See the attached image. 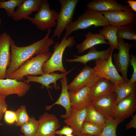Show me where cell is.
<instances>
[{
    "label": "cell",
    "instance_id": "1",
    "mask_svg": "<svg viewBox=\"0 0 136 136\" xmlns=\"http://www.w3.org/2000/svg\"><path fill=\"white\" fill-rule=\"evenodd\" d=\"M51 32V29L48 30L43 38L25 47L17 46L12 39L10 46L11 61L6 71L7 79L26 61L34 56L49 52L50 47L54 43L53 38L49 37Z\"/></svg>",
    "mask_w": 136,
    "mask_h": 136
},
{
    "label": "cell",
    "instance_id": "2",
    "mask_svg": "<svg viewBox=\"0 0 136 136\" xmlns=\"http://www.w3.org/2000/svg\"><path fill=\"white\" fill-rule=\"evenodd\" d=\"M75 36H69L67 38L64 36L60 42H57L53 46V52L49 60L43 64L42 70L44 74L59 71L62 73L67 71L62 63V57L67 48H71L76 45Z\"/></svg>",
    "mask_w": 136,
    "mask_h": 136
},
{
    "label": "cell",
    "instance_id": "3",
    "mask_svg": "<svg viewBox=\"0 0 136 136\" xmlns=\"http://www.w3.org/2000/svg\"><path fill=\"white\" fill-rule=\"evenodd\" d=\"M110 25L104 16L99 12L87 8L83 13L66 27L64 36L66 38L73 32L93 26L94 27H103Z\"/></svg>",
    "mask_w": 136,
    "mask_h": 136
},
{
    "label": "cell",
    "instance_id": "4",
    "mask_svg": "<svg viewBox=\"0 0 136 136\" xmlns=\"http://www.w3.org/2000/svg\"><path fill=\"white\" fill-rule=\"evenodd\" d=\"M52 54V53L49 52L36 55L26 61L10 75L8 78L22 81L27 75L37 76L43 74L42 66L50 58Z\"/></svg>",
    "mask_w": 136,
    "mask_h": 136
},
{
    "label": "cell",
    "instance_id": "5",
    "mask_svg": "<svg viewBox=\"0 0 136 136\" xmlns=\"http://www.w3.org/2000/svg\"><path fill=\"white\" fill-rule=\"evenodd\" d=\"M50 4L47 0H42L40 8L37 13L33 17L28 16L25 19H28L35 25L39 30H48L56 27L58 13L54 9L51 10Z\"/></svg>",
    "mask_w": 136,
    "mask_h": 136
},
{
    "label": "cell",
    "instance_id": "6",
    "mask_svg": "<svg viewBox=\"0 0 136 136\" xmlns=\"http://www.w3.org/2000/svg\"><path fill=\"white\" fill-rule=\"evenodd\" d=\"M112 49L109 58L107 60L101 59L95 60V65L93 68L94 73L99 78H106L115 85L125 83L123 77L119 74L112 62Z\"/></svg>",
    "mask_w": 136,
    "mask_h": 136
},
{
    "label": "cell",
    "instance_id": "7",
    "mask_svg": "<svg viewBox=\"0 0 136 136\" xmlns=\"http://www.w3.org/2000/svg\"><path fill=\"white\" fill-rule=\"evenodd\" d=\"M61 9L58 13L57 24L52 38L56 36L58 40L67 25L72 21L78 0H59Z\"/></svg>",
    "mask_w": 136,
    "mask_h": 136
},
{
    "label": "cell",
    "instance_id": "8",
    "mask_svg": "<svg viewBox=\"0 0 136 136\" xmlns=\"http://www.w3.org/2000/svg\"><path fill=\"white\" fill-rule=\"evenodd\" d=\"M119 44V51L113 55L114 65L118 72L121 73L126 83L129 81L127 76L130 59L129 51L135 46L133 43L126 42L124 40L117 37Z\"/></svg>",
    "mask_w": 136,
    "mask_h": 136
},
{
    "label": "cell",
    "instance_id": "9",
    "mask_svg": "<svg viewBox=\"0 0 136 136\" xmlns=\"http://www.w3.org/2000/svg\"><path fill=\"white\" fill-rule=\"evenodd\" d=\"M117 95L115 92L101 96L91 103L94 108L106 120L113 119Z\"/></svg>",
    "mask_w": 136,
    "mask_h": 136
},
{
    "label": "cell",
    "instance_id": "10",
    "mask_svg": "<svg viewBox=\"0 0 136 136\" xmlns=\"http://www.w3.org/2000/svg\"><path fill=\"white\" fill-rule=\"evenodd\" d=\"M29 82L18 81L15 79H0V94L6 97L16 94L20 97L24 96L30 88Z\"/></svg>",
    "mask_w": 136,
    "mask_h": 136
},
{
    "label": "cell",
    "instance_id": "11",
    "mask_svg": "<svg viewBox=\"0 0 136 136\" xmlns=\"http://www.w3.org/2000/svg\"><path fill=\"white\" fill-rule=\"evenodd\" d=\"M99 12L112 25L119 27L136 23V14L131 8L125 11Z\"/></svg>",
    "mask_w": 136,
    "mask_h": 136
},
{
    "label": "cell",
    "instance_id": "12",
    "mask_svg": "<svg viewBox=\"0 0 136 136\" xmlns=\"http://www.w3.org/2000/svg\"><path fill=\"white\" fill-rule=\"evenodd\" d=\"M99 78L94 73L93 68L87 65L85 66L80 73L68 85V90L79 89L85 86L90 87Z\"/></svg>",
    "mask_w": 136,
    "mask_h": 136
},
{
    "label": "cell",
    "instance_id": "13",
    "mask_svg": "<svg viewBox=\"0 0 136 136\" xmlns=\"http://www.w3.org/2000/svg\"><path fill=\"white\" fill-rule=\"evenodd\" d=\"M38 120L39 125L36 136H56L55 132L60 125L55 115L45 112Z\"/></svg>",
    "mask_w": 136,
    "mask_h": 136
},
{
    "label": "cell",
    "instance_id": "14",
    "mask_svg": "<svg viewBox=\"0 0 136 136\" xmlns=\"http://www.w3.org/2000/svg\"><path fill=\"white\" fill-rule=\"evenodd\" d=\"M136 110L135 93L122 100L116 105L113 119L121 123L132 116Z\"/></svg>",
    "mask_w": 136,
    "mask_h": 136
},
{
    "label": "cell",
    "instance_id": "15",
    "mask_svg": "<svg viewBox=\"0 0 136 136\" xmlns=\"http://www.w3.org/2000/svg\"><path fill=\"white\" fill-rule=\"evenodd\" d=\"M12 38L6 32L0 35V79L6 78L7 68L10 65Z\"/></svg>",
    "mask_w": 136,
    "mask_h": 136
},
{
    "label": "cell",
    "instance_id": "16",
    "mask_svg": "<svg viewBox=\"0 0 136 136\" xmlns=\"http://www.w3.org/2000/svg\"><path fill=\"white\" fill-rule=\"evenodd\" d=\"M73 67L71 69L64 73L59 74L57 73H52L49 74H44L40 76L27 75L25 77H26V80L24 81L25 82H37L42 85L43 86H45L47 89L51 99L52 98L49 90V89H51L52 87L50 85L51 84H53V87L56 90L59 88V86L57 83V81L66 77L75 69Z\"/></svg>",
    "mask_w": 136,
    "mask_h": 136
},
{
    "label": "cell",
    "instance_id": "17",
    "mask_svg": "<svg viewBox=\"0 0 136 136\" xmlns=\"http://www.w3.org/2000/svg\"><path fill=\"white\" fill-rule=\"evenodd\" d=\"M87 8L98 12L125 11L130 8L128 4L124 5L116 0H93L86 5Z\"/></svg>",
    "mask_w": 136,
    "mask_h": 136
},
{
    "label": "cell",
    "instance_id": "18",
    "mask_svg": "<svg viewBox=\"0 0 136 136\" xmlns=\"http://www.w3.org/2000/svg\"><path fill=\"white\" fill-rule=\"evenodd\" d=\"M112 49L111 47L110 46L106 50L97 51L96 48L94 46L89 48L88 53L85 54L80 56L72 55L75 58L67 59L65 60L66 62L70 63L76 62H80L85 66L87 62L92 60L99 59L107 60L109 58Z\"/></svg>",
    "mask_w": 136,
    "mask_h": 136
},
{
    "label": "cell",
    "instance_id": "19",
    "mask_svg": "<svg viewBox=\"0 0 136 136\" xmlns=\"http://www.w3.org/2000/svg\"><path fill=\"white\" fill-rule=\"evenodd\" d=\"M87 114V107L81 109L72 108L69 117L64 121L71 127L73 131V134L78 136L81 134L82 125Z\"/></svg>",
    "mask_w": 136,
    "mask_h": 136
},
{
    "label": "cell",
    "instance_id": "20",
    "mask_svg": "<svg viewBox=\"0 0 136 136\" xmlns=\"http://www.w3.org/2000/svg\"><path fill=\"white\" fill-rule=\"evenodd\" d=\"M42 0H24L18 6L11 17L17 21L22 19H25L33 12H38L40 8Z\"/></svg>",
    "mask_w": 136,
    "mask_h": 136
},
{
    "label": "cell",
    "instance_id": "21",
    "mask_svg": "<svg viewBox=\"0 0 136 136\" xmlns=\"http://www.w3.org/2000/svg\"><path fill=\"white\" fill-rule=\"evenodd\" d=\"M90 87L85 86L77 90L69 91L71 108L81 109L91 103L89 99Z\"/></svg>",
    "mask_w": 136,
    "mask_h": 136
},
{
    "label": "cell",
    "instance_id": "22",
    "mask_svg": "<svg viewBox=\"0 0 136 136\" xmlns=\"http://www.w3.org/2000/svg\"><path fill=\"white\" fill-rule=\"evenodd\" d=\"M115 85L110 80L101 78L90 87L89 99L91 103L100 97L113 92Z\"/></svg>",
    "mask_w": 136,
    "mask_h": 136
},
{
    "label": "cell",
    "instance_id": "23",
    "mask_svg": "<svg viewBox=\"0 0 136 136\" xmlns=\"http://www.w3.org/2000/svg\"><path fill=\"white\" fill-rule=\"evenodd\" d=\"M67 81L66 76L60 79L62 89L60 96L53 104L47 106L46 107V110H50L51 108L55 105H61L65 109L66 113L64 114L61 115L60 117L65 119L68 118L69 117L72 109L67 87Z\"/></svg>",
    "mask_w": 136,
    "mask_h": 136
},
{
    "label": "cell",
    "instance_id": "24",
    "mask_svg": "<svg viewBox=\"0 0 136 136\" xmlns=\"http://www.w3.org/2000/svg\"><path fill=\"white\" fill-rule=\"evenodd\" d=\"M86 38L82 42L77 44L76 48L80 54L86 50L99 44H108L103 36L98 33H93L89 31L85 35Z\"/></svg>",
    "mask_w": 136,
    "mask_h": 136
},
{
    "label": "cell",
    "instance_id": "25",
    "mask_svg": "<svg viewBox=\"0 0 136 136\" xmlns=\"http://www.w3.org/2000/svg\"><path fill=\"white\" fill-rule=\"evenodd\" d=\"M136 82L129 81L125 83L115 85L113 92L117 95L115 101L116 105L122 100L135 93Z\"/></svg>",
    "mask_w": 136,
    "mask_h": 136
},
{
    "label": "cell",
    "instance_id": "26",
    "mask_svg": "<svg viewBox=\"0 0 136 136\" xmlns=\"http://www.w3.org/2000/svg\"><path fill=\"white\" fill-rule=\"evenodd\" d=\"M118 27L109 25L105 26L98 31V33L103 36L108 41V44L114 50H118L119 44L117 35Z\"/></svg>",
    "mask_w": 136,
    "mask_h": 136
},
{
    "label": "cell",
    "instance_id": "27",
    "mask_svg": "<svg viewBox=\"0 0 136 136\" xmlns=\"http://www.w3.org/2000/svg\"><path fill=\"white\" fill-rule=\"evenodd\" d=\"M135 24H131L118 27L117 31V36L128 40L136 42Z\"/></svg>",
    "mask_w": 136,
    "mask_h": 136
},
{
    "label": "cell",
    "instance_id": "28",
    "mask_svg": "<svg viewBox=\"0 0 136 136\" xmlns=\"http://www.w3.org/2000/svg\"><path fill=\"white\" fill-rule=\"evenodd\" d=\"M106 119L94 108L91 103L87 106V114L84 121L104 126Z\"/></svg>",
    "mask_w": 136,
    "mask_h": 136
},
{
    "label": "cell",
    "instance_id": "29",
    "mask_svg": "<svg viewBox=\"0 0 136 136\" xmlns=\"http://www.w3.org/2000/svg\"><path fill=\"white\" fill-rule=\"evenodd\" d=\"M39 125V121L31 117L28 121L21 126L20 131L24 136H36Z\"/></svg>",
    "mask_w": 136,
    "mask_h": 136
},
{
    "label": "cell",
    "instance_id": "30",
    "mask_svg": "<svg viewBox=\"0 0 136 136\" xmlns=\"http://www.w3.org/2000/svg\"><path fill=\"white\" fill-rule=\"evenodd\" d=\"M104 126L96 123L84 121L81 134H87L91 136H96L102 132Z\"/></svg>",
    "mask_w": 136,
    "mask_h": 136
},
{
    "label": "cell",
    "instance_id": "31",
    "mask_svg": "<svg viewBox=\"0 0 136 136\" xmlns=\"http://www.w3.org/2000/svg\"><path fill=\"white\" fill-rule=\"evenodd\" d=\"M120 123V122L113 119L106 120L102 132L96 136H117L116 128Z\"/></svg>",
    "mask_w": 136,
    "mask_h": 136
},
{
    "label": "cell",
    "instance_id": "32",
    "mask_svg": "<svg viewBox=\"0 0 136 136\" xmlns=\"http://www.w3.org/2000/svg\"><path fill=\"white\" fill-rule=\"evenodd\" d=\"M15 112L16 116V120L15 122L16 126H21L30 120V117L27 113L25 106H21Z\"/></svg>",
    "mask_w": 136,
    "mask_h": 136
},
{
    "label": "cell",
    "instance_id": "33",
    "mask_svg": "<svg viewBox=\"0 0 136 136\" xmlns=\"http://www.w3.org/2000/svg\"><path fill=\"white\" fill-rule=\"evenodd\" d=\"M24 0H9L7 1H1L0 5L1 8L5 10L7 16L12 17L15 11V8L17 7L24 1Z\"/></svg>",
    "mask_w": 136,
    "mask_h": 136
},
{
    "label": "cell",
    "instance_id": "34",
    "mask_svg": "<svg viewBox=\"0 0 136 136\" xmlns=\"http://www.w3.org/2000/svg\"><path fill=\"white\" fill-rule=\"evenodd\" d=\"M4 120L5 122L9 124H12L16 120V116L15 111L7 110L4 113Z\"/></svg>",
    "mask_w": 136,
    "mask_h": 136
},
{
    "label": "cell",
    "instance_id": "35",
    "mask_svg": "<svg viewBox=\"0 0 136 136\" xmlns=\"http://www.w3.org/2000/svg\"><path fill=\"white\" fill-rule=\"evenodd\" d=\"M130 56V63L132 67L133 73L129 81L134 83L136 82V56L131 53Z\"/></svg>",
    "mask_w": 136,
    "mask_h": 136
},
{
    "label": "cell",
    "instance_id": "36",
    "mask_svg": "<svg viewBox=\"0 0 136 136\" xmlns=\"http://www.w3.org/2000/svg\"><path fill=\"white\" fill-rule=\"evenodd\" d=\"M6 97L0 94V121L8 108V106L5 101Z\"/></svg>",
    "mask_w": 136,
    "mask_h": 136
},
{
    "label": "cell",
    "instance_id": "37",
    "mask_svg": "<svg viewBox=\"0 0 136 136\" xmlns=\"http://www.w3.org/2000/svg\"><path fill=\"white\" fill-rule=\"evenodd\" d=\"M73 131L72 128L67 125L64 126L61 129L56 130L55 132L56 134L60 136L73 134Z\"/></svg>",
    "mask_w": 136,
    "mask_h": 136
},
{
    "label": "cell",
    "instance_id": "38",
    "mask_svg": "<svg viewBox=\"0 0 136 136\" xmlns=\"http://www.w3.org/2000/svg\"><path fill=\"white\" fill-rule=\"evenodd\" d=\"M132 119L126 125L125 129L128 130L131 128L136 129V114L132 115Z\"/></svg>",
    "mask_w": 136,
    "mask_h": 136
},
{
    "label": "cell",
    "instance_id": "39",
    "mask_svg": "<svg viewBox=\"0 0 136 136\" xmlns=\"http://www.w3.org/2000/svg\"><path fill=\"white\" fill-rule=\"evenodd\" d=\"M128 3L131 8L134 12H136V1L133 0H127L125 1Z\"/></svg>",
    "mask_w": 136,
    "mask_h": 136
},
{
    "label": "cell",
    "instance_id": "40",
    "mask_svg": "<svg viewBox=\"0 0 136 136\" xmlns=\"http://www.w3.org/2000/svg\"><path fill=\"white\" fill-rule=\"evenodd\" d=\"M78 136H91L90 135H89L88 134H82Z\"/></svg>",
    "mask_w": 136,
    "mask_h": 136
},
{
    "label": "cell",
    "instance_id": "41",
    "mask_svg": "<svg viewBox=\"0 0 136 136\" xmlns=\"http://www.w3.org/2000/svg\"><path fill=\"white\" fill-rule=\"evenodd\" d=\"M66 136H75L73 134H69L68 135H66Z\"/></svg>",
    "mask_w": 136,
    "mask_h": 136
},
{
    "label": "cell",
    "instance_id": "42",
    "mask_svg": "<svg viewBox=\"0 0 136 136\" xmlns=\"http://www.w3.org/2000/svg\"><path fill=\"white\" fill-rule=\"evenodd\" d=\"M3 125V124L2 123L0 122V126H2Z\"/></svg>",
    "mask_w": 136,
    "mask_h": 136
},
{
    "label": "cell",
    "instance_id": "43",
    "mask_svg": "<svg viewBox=\"0 0 136 136\" xmlns=\"http://www.w3.org/2000/svg\"><path fill=\"white\" fill-rule=\"evenodd\" d=\"M1 19L0 18V26L1 25Z\"/></svg>",
    "mask_w": 136,
    "mask_h": 136
},
{
    "label": "cell",
    "instance_id": "44",
    "mask_svg": "<svg viewBox=\"0 0 136 136\" xmlns=\"http://www.w3.org/2000/svg\"><path fill=\"white\" fill-rule=\"evenodd\" d=\"M20 136H24V135H21Z\"/></svg>",
    "mask_w": 136,
    "mask_h": 136
},
{
    "label": "cell",
    "instance_id": "45",
    "mask_svg": "<svg viewBox=\"0 0 136 136\" xmlns=\"http://www.w3.org/2000/svg\"><path fill=\"white\" fill-rule=\"evenodd\" d=\"M0 8H1V6L0 5Z\"/></svg>",
    "mask_w": 136,
    "mask_h": 136
}]
</instances>
